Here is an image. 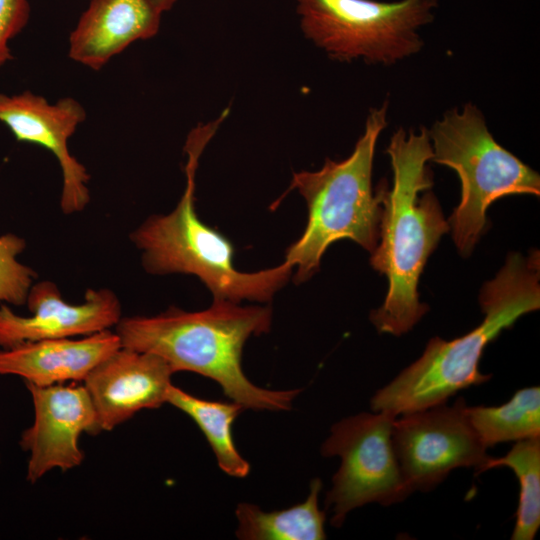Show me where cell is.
I'll return each mask as SVG.
<instances>
[{"instance_id": "obj_22", "label": "cell", "mask_w": 540, "mask_h": 540, "mask_svg": "<svg viewBox=\"0 0 540 540\" xmlns=\"http://www.w3.org/2000/svg\"><path fill=\"white\" fill-rule=\"evenodd\" d=\"M161 13L168 11L175 4L176 0H149Z\"/></svg>"}, {"instance_id": "obj_10", "label": "cell", "mask_w": 540, "mask_h": 540, "mask_svg": "<svg viewBox=\"0 0 540 540\" xmlns=\"http://www.w3.org/2000/svg\"><path fill=\"white\" fill-rule=\"evenodd\" d=\"M25 384L32 397L34 421L23 431L20 446L30 454L26 478L35 483L52 469L67 471L79 466L84 459L80 435H94L102 429L84 385Z\"/></svg>"}, {"instance_id": "obj_20", "label": "cell", "mask_w": 540, "mask_h": 540, "mask_svg": "<svg viewBox=\"0 0 540 540\" xmlns=\"http://www.w3.org/2000/svg\"><path fill=\"white\" fill-rule=\"evenodd\" d=\"M25 247V240L15 234L0 236V304L6 302L19 306L26 303L37 274L17 260Z\"/></svg>"}, {"instance_id": "obj_18", "label": "cell", "mask_w": 540, "mask_h": 540, "mask_svg": "<svg viewBox=\"0 0 540 540\" xmlns=\"http://www.w3.org/2000/svg\"><path fill=\"white\" fill-rule=\"evenodd\" d=\"M467 414L486 448L540 436V388L519 389L499 406L467 407Z\"/></svg>"}, {"instance_id": "obj_9", "label": "cell", "mask_w": 540, "mask_h": 540, "mask_svg": "<svg viewBox=\"0 0 540 540\" xmlns=\"http://www.w3.org/2000/svg\"><path fill=\"white\" fill-rule=\"evenodd\" d=\"M463 398L400 415L392 429L395 455L411 493L429 491L460 467L485 472L490 456L473 429Z\"/></svg>"}, {"instance_id": "obj_15", "label": "cell", "mask_w": 540, "mask_h": 540, "mask_svg": "<svg viewBox=\"0 0 540 540\" xmlns=\"http://www.w3.org/2000/svg\"><path fill=\"white\" fill-rule=\"evenodd\" d=\"M162 13L149 0H92L69 37V57L101 69L138 40L157 34Z\"/></svg>"}, {"instance_id": "obj_12", "label": "cell", "mask_w": 540, "mask_h": 540, "mask_svg": "<svg viewBox=\"0 0 540 540\" xmlns=\"http://www.w3.org/2000/svg\"><path fill=\"white\" fill-rule=\"evenodd\" d=\"M26 304L31 316L15 314L0 304V346L4 349L22 343L87 336L116 326L121 304L109 289H88L81 304L66 302L51 281L31 286Z\"/></svg>"}, {"instance_id": "obj_16", "label": "cell", "mask_w": 540, "mask_h": 540, "mask_svg": "<svg viewBox=\"0 0 540 540\" xmlns=\"http://www.w3.org/2000/svg\"><path fill=\"white\" fill-rule=\"evenodd\" d=\"M320 479L310 484L307 499L287 509L266 512L250 503H240L236 509V536L244 540H322L325 513L319 509Z\"/></svg>"}, {"instance_id": "obj_7", "label": "cell", "mask_w": 540, "mask_h": 540, "mask_svg": "<svg viewBox=\"0 0 540 540\" xmlns=\"http://www.w3.org/2000/svg\"><path fill=\"white\" fill-rule=\"evenodd\" d=\"M304 35L332 59L392 65L424 46L437 0H296Z\"/></svg>"}, {"instance_id": "obj_11", "label": "cell", "mask_w": 540, "mask_h": 540, "mask_svg": "<svg viewBox=\"0 0 540 540\" xmlns=\"http://www.w3.org/2000/svg\"><path fill=\"white\" fill-rule=\"evenodd\" d=\"M85 118L84 107L73 98L51 104L30 91L0 93V122L17 141L42 146L58 160L63 176L60 207L64 214L82 211L90 200L89 174L68 147L70 137Z\"/></svg>"}, {"instance_id": "obj_4", "label": "cell", "mask_w": 540, "mask_h": 540, "mask_svg": "<svg viewBox=\"0 0 540 540\" xmlns=\"http://www.w3.org/2000/svg\"><path fill=\"white\" fill-rule=\"evenodd\" d=\"M228 112L226 109L215 121L198 125L189 133L186 187L179 203L169 214L149 217L131 234V240L142 251V264L149 273L195 275L211 291L214 301L267 302L286 284L293 266L284 261L257 272L238 271L233 265L232 243L204 224L195 211L198 160Z\"/></svg>"}, {"instance_id": "obj_6", "label": "cell", "mask_w": 540, "mask_h": 540, "mask_svg": "<svg viewBox=\"0 0 540 540\" xmlns=\"http://www.w3.org/2000/svg\"><path fill=\"white\" fill-rule=\"evenodd\" d=\"M431 161L456 171L461 199L450 223L462 256L472 253L486 229V212L496 200L512 194H540V176L502 147L490 133L477 106L447 111L428 131Z\"/></svg>"}, {"instance_id": "obj_2", "label": "cell", "mask_w": 540, "mask_h": 540, "mask_svg": "<svg viewBox=\"0 0 540 540\" xmlns=\"http://www.w3.org/2000/svg\"><path fill=\"white\" fill-rule=\"evenodd\" d=\"M272 310L213 301L210 308L187 312L171 307L152 316L121 318L116 333L121 346L164 359L175 372L190 371L217 382L244 409L288 410L300 390L260 388L242 370L247 339L270 330Z\"/></svg>"}, {"instance_id": "obj_3", "label": "cell", "mask_w": 540, "mask_h": 540, "mask_svg": "<svg viewBox=\"0 0 540 540\" xmlns=\"http://www.w3.org/2000/svg\"><path fill=\"white\" fill-rule=\"evenodd\" d=\"M485 314L481 324L453 340L433 337L422 355L403 369L371 398L374 412L395 416L425 409L458 391L487 382L491 375L479 370L485 347L521 316L540 307V256L510 253L495 278L480 291Z\"/></svg>"}, {"instance_id": "obj_21", "label": "cell", "mask_w": 540, "mask_h": 540, "mask_svg": "<svg viewBox=\"0 0 540 540\" xmlns=\"http://www.w3.org/2000/svg\"><path fill=\"white\" fill-rule=\"evenodd\" d=\"M29 17L28 0H0V67L13 59L9 43L25 28Z\"/></svg>"}, {"instance_id": "obj_14", "label": "cell", "mask_w": 540, "mask_h": 540, "mask_svg": "<svg viewBox=\"0 0 540 540\" xmlns=\"http://www.w3.org/2000/svg\"><path fill=\"white\" fill-rule=\"evenodd\" d=\"M121 347L109 329L80 339L58 338L22 343L0 350V375H16L37 386L83 382Z\"/></svg>"}, {"instance_id": "obj_17", "label": "cell", "mask_w": 540, "mask_h": 540, "mask_svg": "<svg viewBox=\"0 0 540 540\" xmlns=\"http://www.w3.org/2000/svg\"><path fill=\"white\" fill-rule=\"evenodd\" d=\"M166 403L183 411L197 424L223 472L238 478L248 475L250 465L237 451L232 436L233 422L244 410L240 404L201 399L172 384Z\"/></svg>"}, {"instance_id": "obj_8", "label": "cell", "mask_w": 540, "mask_h": 540, "mask_svg": "<svg viewBox=\"0 0 540 540\" xmlns=\"http://www.w3.org/2000/svg\"><path fill=\"white\" fill-rule=\"evenodd\" d=\"M397 416L363 412L334 424L321 447L325 457L339 456L326 505L331 525L340 527L353 509L369 503L387 506L411 494L402 476L392 443Z\"/></svg>"}, {"instance_id": "obj_1", "label": "cell", "mask_w": 540, "mask_h": 540, "mask_svg": "<svg viewBox=\"0 0 540 540\" xmlns=\"http://www.w3.org/2000/svg\"><path fill=\"white\" fill-rule=\"evenodd\" d=\"M393 172L380 221L378 243L370 264L385 275L389 287L383 304L370 314L379 333L401 336L427 312L417 291L428 257L449 232L433 192L428 162L432 150L428 130L397 129L386 149Z\"/></svg>"}, {"instance_id": "obj_5", "label": "cell", "mask_w": 540, "mask_h": 540, "mask_svg": "<svg viewBox=\"0 0 540 540\" xmlns=\"http://www.w3.org/2000/svg\"><path fill=\"white\" fill-rule=\"evenodd\" d=\"M387 110L385 101L369 111L364 132L349 157L327 158L318 171L293 174L289 190L297 189L308 208L305 230L285 255V261L297 266V284L319 270L323 254L338 240H352L370 253L375 249L388 189L385 183L373 190L372 169L377 140L387 125Z\"/></svg>"}, {"instance_id": "obj_19", "label": "cell", "mask_w": 540, "mask_h": 540, "mask_svg": "<svg viewBox=\"0 0 540 540\" xmlns=\"http://www.w3.org/2000/svg\"><path fill=\"white\" fill-rule=\"evenodd\" d=\"M509 467L519 482V501L512 540H532L540 526V436L516 441L503 457H491L485 471Z\"/></svg>"}, {"instance_id": "obj_13", "label": "cell", "mask_w": 540, "mask_h": 540, "mask_svg": "<svg viewBox=\"0 0 540 540\" xmlns=\"http://www.w3.org/2000/svg\"><path fill=\"white\" fill-rule=\"evenodd\" d=\"M174 371L156 354L120 347L85 378L102 431L166 403Z\"/></svg>"}]
</instances>
